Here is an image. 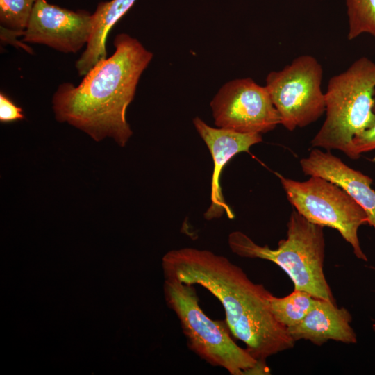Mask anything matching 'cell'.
Listing matches in <instances>:
<instances>
[{
  "label": "cell",
  "instance_id": "1",
  "mask_svg": "<svg viewBox=\"0 0 375 375\" xmlns=\"http://www.w3.org/2000/svg\"><path fill=\"white\" fill-rule=\"evenodd\" d=\"M162 267L165 278L200 285L217 298L231 333L258 360L266 362L269 357L294 347L288 328L272 313V293L226 257L185 247L167 252Z\"/></svg>",
  "mask_w": 375,
  "mask_h": 375
},
{
  "label": "cell",
  "instance_id": "2",
  "mask_svg": "<svg viewBox=\"0 0 375 375\" xmlns=\"http://www.w3.org/2000/svg\"><path fill=\"white\" fill-rule=\"evenodd\" d=\"M113 44L114 53L100 60L79 85H60L52 103L58 122H68L96 141L112 138L123 147L132 135L126 109L153 53L126 33L117 35Z\"/></svg>",
  "mask_w": 375,
  "mask_h": 375
},
{
  "label": "cell",
  "instance_id": "3",
  "mask_svg": "<svg viewBox=\"0 0 375 375\" xmlns=\"http://www.w3.org/2000/svg\"><path fill=\"white\" fill-rule=\"evenodd\" d=\"M375 62L367 57L332 76L325 97L326 118L312 147L339 150L358 160L353 139L375 122Z\"/></svg>",
  "mask_w": 375,
  "mask_h": 375
},
{
  "label": "cell",
  "instance_id": "4",
  "mask_svg": "<svg viewBox=\"0 0 375 375\" xmlns=\"http://www.w3.org/2000/svg\"><path fill=\"white\" fill-rule=\"evenodd\" d=\"M287 237L276 249L260 246L241 231L228 235V243L236 255L271 261L280 267L294 283V290L317 299L335 303L324 274V227L311 223L294 210L287 224Z\"/></svg>",
  "mask_w": 375,
  "mask_h": 375
},
{
  "label": "cell",
  "instance_id": "5",
  "mask_svg": "<svg viewBox=\"0 0 375 375\" xmlns=\"http://www.w3.org/2000/svg\"><path fill=\"white\" fill-rule=\"evenodd\" d=\"M163 292L167 306L178 319L188 348L196 355L231 375L270 374L265 362L235 343L226 321L213 320L204 312L194 285L165 278Z\"/></svg>",
  "mask_w": 375,
  "mask_h": 375
},
{
  "label": "cell",
  "instance_id": "6",
  "mask_svg": "<svg viewBox=\"0 0 375 375\" xmlns=\"http://www.w3.org/2000/svg\"><path fill=\"white\" fill-rule=\"evenodd\" d=\"M275 174L288 200L299 214L311 223L337 230L351 245L356 258L368 260L358 236L359 227L369 224L368 217L352 197L336 184L319 176L297 181Z\"/></svg>",
  "mask_w": 375,
  "mask_h": 375
},
{
  "label": "cell",
  "instance_id": "7",
  "mask_svg": "<svg viewBox=\"0 0 375 375\" xmlns=\"http://www.w3.org/2000/svg\"><path fill=\"white\" fill-rule=\"evenodd\" d=\"M322 77L321 64L310 55L298 56L283 69L267 75L265 87L281 124L288 131L313 123L325 112Z\"/></svg>",
  "mask_w": 375,
  "mask_h": 375
},
{
  "label": "cell",
  "instance_id": "8",
  "mask_svg": "<svg viewBox=\"0 0 375 375\" xmlns=\"http://www.w3.org/2000/svg\"><path fill=\"white\" fill-rule=\"evenodd\" d=\"M218 128L242 133H265L281 124L279 114L265 86L250 78L224 85L210 102Z\"/></svg>",
  "mask_w": 375,
  "mask_h": 375
},
{
  "label": "cell",
  "instance_id": "9",
  "mask_svg": "<svg viewBox=\"0 0 375 375\" xmlns=\"http://www.w3.org/2000/svg\"><path fill=\"white\" fill-rule=\"evenodd\" d=\"M92 30V15L72 11L37 0L23 41L47 45L63 53H76L87 44Z\"/></svg>",
  "mask_w": 375,
  "mask_h": 375
},
{
  "label": "cell",
  "instance_id": "10",
  "mask_svg": "<svg viewBox=\"0 0 375 375\" xmlns=\"http://www.w3.org/2000/svg\"><path fill=\"white\" fill-rule=\"evenodd\" d=\"M194 126L205 142L213 160L211 180L210 206L204 213V217L210 220L222 217L226 212L230 219L234 217L231 208L226 203L220 185L221 174L224 167L236 154L249 153L251 146L262 141L259 133H242L232 130L213 128L200 117L193 119Z\"/></svg>",
  "mask_w": 375,
  "mask_h": 375
},
{
  "label": "cell",
  "instance_id": "11",
  "mask_svg": "<svg viewBox=\"0 0 375 375\" xmlns=\"http://www.w3.org/2000/svg\"><path fill=\"white\" fill-rule=\"evenodd\" d=\"M300 165L306 175L324 178L344 190L364 209L369 225L375 231V190L372 188V178L351 168L330 151L314 149L308 156L300 160Z\"/></svg>",
  "mask_w": 375,
  "mask_h": 375
},
{
  "label": "cell",
  "instance_id": "12",
  "mask_svg": "<svg viewBox=\"0 0 375 375\" xmlns=\"http://www.w3.org/2000/svg\"><path fill=\"white\" fill-rule=\"evenodd\" d=\"M351 315L345 308L317 299L303 320L288 331L295 342L305 340L318 346L328 340L356 344L357 336L351 326Z\"/></svg>",
  "mask_w": 375,
  "mask_h": 375
},
{
  "label": "cell",
  "instance_id": "13",
  "mask_svg": "<svg viewBox=\"0 0 375 375\" xmlns=\"http://www.w3.org/2000/svg\"><path fill=\"white\" fill-rule=\"evenodd\" d=\"M136 0L101 2L92 15V30L86 48L76 62L80 76H85L100 60L107 58L106 40L111 28Z\"/></svg>",
  "mask_w": 375,
  "mask_h": 375
},
{
  "label": "cell",
  "instance_id": "14",
  "mask_svg": "<svg viewBox=\"0 0 375 375\" xmlns=\"http://www.w3.org/2000/svg\"><path fill=\"white\" fill-rule=\"evenodd\" d=\"M317 298L309 293L294 290L284 297H269L270 308L275 318L287 328L300 323L314 306Z\"/></svg>",
  "mask_w": 375,
  "mask_h": 375
},
{
  "label": "cell",
  "instance_id": "15",
  "mask_svg": "<svg viewBox=\"0 0 375 375\" xmlns=\"http://www.w3.org/2000/svg\"><path fill=\"white\" fill-rule=\"evenodd\" d=\"M349 40L362 34L375 39V0H346Z\"/></svg>",
  "mask_w": 375,
  "mask_h": 375
},
{
  "label": "cell",
  "instance_id": "16",
  "mask_svg": "<svg viewBox=\"0 0 375 375\" xmlns=\"http://www.w3.org/2000/svg\"><path fill=\"white\" fill-rule=\"evenodd\" d=\"M37 0H0L1 26L24 31Z\"/></svg>",
  "mask_w": 375,
  "mask_h": 375
},
{
  "label": "cell",
  "instance_id": "17",
  "mask_svg": "<svg viewBox=\"0 0 375 375\" xmlns=\"http://www.w3.org/2000/svg\"><path fill=\"white\" fill-rule=\"evenodd\" d=\"M375 112V106L374 108ZM353 151L358 158L362 153L375 150V122L353 139Z\"/></svg>",
  "mask_w": 375,
  "mask_h": 375
},
{
  "label": "cell",
  "instance_id": "18",
  "mask_svg": "<svg viewBox=\"0 0 375 375\" xmlns=\"http://www.w3.org/2000/svg\"><path fill=\"white\" fill-rule=\"evenodd\" d=\"M24 118L22 109L3 92L0 94V121L3 123L22 120Z\"/></svg>",
  "mask_w": 375,
  "mask_h": 375
},
{
  "label": "cell",
  "instance_id": "19",
  "mask_svg": "<svg viewBox=\"0 0 375 375\" xmlns=\"http://www.w3.org/2000/svg\"><path fill=\"white\" fill-rule=\"evenodd\" d=\"M24 31L12 30L1 26V39L3 42H10L15 46L22 47L28 53H31L32 51L28 46L19 42V41L15 39L17 35H23Z\"/></svg>",
  "mask_w": 375,
  "mask_h": 375
},
{
  "label": "cell",
  "instance_id": "20",
  "mask_svg": "<svg viewBox=\"0 0 375 375\" xmlns=\"http://www.w3.org/2000/svg\"><path fill=\"white\" fill-rule=\"evenodd\" d=\"M372 329L375 331V323L372 325Z\"/></svg>",
  "mask_w": 375,
  "mask_h": 375
}]
</instances>
